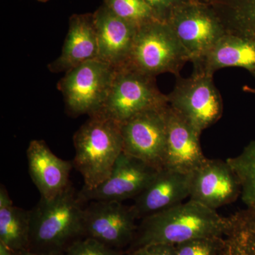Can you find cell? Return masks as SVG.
Segmentation results:
<instances>
[{"mask_svg": "<svg viewBox=\"0 0 255 255\" xmlns=\"http://www.w3.org/2000/svg\"><path fill=\"white\" fill-rule=\"evenodd\" d=\"M230 219L190 200L141 219L130 250L152 244L175 246L204 237L223 236Z\"/></svg>", "mask_w": 255, "mask_h": 255, "instance_id": "cell-1", "label": "cell"}, {"mask_svg": "<svg viewBox=\"0 0 255 255\" xmlns=\"http://www.w3.org/2000/svg\"><path fill=\"white\" fill-rule=\"evenodd\" d=\"M83 204L72 184L53 199L41 197L30 210L28 251L63 255L73 242L83 236Z\"/></svg>", "mask_w": 255, "mask_h": 255, "instance_id": "cell-2", "label": "cell"}, {"mask_svg": "<svg viewBox=\"0 0 255 255\" xmlns=\"http://www.w3.org/2000/svg\"><path fill=\"white\" fill-rule=\"evenodd\" d=\"M73 143V166L83 178L82 187L94 189L109 177L123 152L120 124L96 114L75 132Z\"/></svg>", "mask_w": 255, "mask_h": 255, "instance_id": "cell-3", "label": "cell"}, {"mask_svg": "<svg viewBox=\"0 0 255 255\" xmlns=\"http://www.w3.org/2000/svg\"><path fill=\"white\" fill-rule=\"evenodd\" d=\"M188 61L187 51L168 23L155 20L138 28L123 66L153 78L167 73L177 78Z\"/></svg>", "mask_w": 255, "mask_h": 255, "instance_id": "cell-4", "label": "cell"}, {"mask_svg": "<svg viewBox=\"0 0 255 255\" xmlns=\"http://www.w3.org/2000/svg\"><path fill=\"white\" fill-rule=\"evenodd\" d=\"M155 78L128 67L116 68L108 95L97 114L122 124L145 111L167 107L168 97L159 91Z\"/></svg>", "mask_w": 255, "mask_h": 255, "instance_id": "cell-5", "label": "cell"}, {"mask_svg": "<svg viewBox=\"0 0 255 255\" xmlns=\"http://www.w3.org/2000/svg\"><path fill=\"white\" fill-rule=\"evenodd\" d=\"M116 68L95 58L70 69L57 84L69 115L89 117L99 112L105 103Z\"/></svg>", "mask_w": 255, "mask_h": 255, "instance_id": "cell-6", "label": "cell"}, {"mask_svg": "<svg viewBox=\"0 0 255 255\" xmlns=\"http://www.w3.org/2000/svg\"><path fill=\"white\" fill-rule=\"evenodd\" d=\"M214 75L193 72L189 78L177 77L173 90L167 95L169 105L200 133L221 119L223 101Z\"/></svg>", "mask_w": 255, "mask_h": 255, "instance_id": "cell-7", "label": "cell"}, {"mask_svg": "<svg viewBox=\"0 0 255 255\" xmlns=\"http://www.w3.org/2000/svg\"><path fill=\"white\" fill-rule=\"evenodd\" d=\"M191 63L199 59L226 33L221 20L202 4L183 2L167 21Z\"/></svg>", "mask_w": 255, "mask_h": 255, "instance_id": "cell-8", "label": "cell"}, {"mask_svg": "<svg viewBox=\"0 0 255 255\" xmlns=\"http://www.w3.org/2000/svg\"><path fill=\"white\" fill-rule=\"evenodd\" d=\"M136 215L131 206L114 201H92L84 208L83 236L118 250L131 245L136 234Z\"/></svg>", "mask_w": 255, "mask_h": 255, "instance_id": "cell-9", "label": "cell"}, {"mask_svg": "<svg viewBox=\"0 0 255 255\" xmlns=\"http://www.w3.org/2000/svg\"><path fill=\"white\" fill-rule=\"evenodd\" d=\"M167 107L145 111L120 124L124 152L157 169L164 168Z\"/></svg>", "mask_w": 255, "mask_h": 255, "instance_id": "cell-10", "label": "cell"}, {"mask_svg": "<svg viewBox=\"0 0 255 255\" xmlns=\"http://www.w3.org/2000/svg\"><path fill=\"white\" fill-rule=\"evenodd\" d=\"M159 170L123 151L105 182L92 189L82 187L78 196L84 204L92 201L123 202L134 199L155 179Z\"/></svg>", "mask_w": 255, "mask_h": 255, "instance_id": "cell-11", "label": "cell"}, {"mask_svg": "<svg viewBox=\"0 0 255 255\" xmlns=\"http://www.w3.org/2000/svg\"><path fill=\"white\" fill-rule=\"evenodd\" d=\"M239 180L227 161L206 159L191 173L189 199L216 210L241 196Z\"/></svg>", "mask_w": 255, "mask_h": 255, "instance_id": "cell-12", "label": "cell"}, {"mask_svg": "<svg viewBox=\"0 0 255 255\" xmlns=\"http://www.w3.org/2000/svg\"><path fill=\"white\" fill-rule=\"evenodd\" d=\"M164 168L192 173L206 160L200 144V132L170 106L166 109Z\"/></svg>", "mask_w": 255, "mask_h": 255, "instance_id": "cell-13", "label": "cell"}, {"mask_svg": "<svg viewBox=\"0 0 255 255\" xmlns=\"http://www.w3.org/2000/svg\"><path fill=\"white\" fill-rule=\"evenodd\" d=\"M98 58L114 68L127 63L139 27L119 17L102 4L93 13Z\"/></svg>", "mask_w": 255, "mask_h": 255, "instance_id": "cell-14", "label": "cell"}, {"mask_svg": "<svg viewBox=\"0 0 255 255\" xmlns=\"http://www.w3.org/2000/svg\"><path fill=\"white\" fill-rule=\"evenodd\" d=\"M191 173L159 169L150 184L133 199L131 207L137 219L170 209L189 197Z\"/></svg>", "mask_w": 255, "mask_h": 255, "instance_id": "cell-15", "label": "cell"}, {"mask_svg": "<svg viewBox=\"0 0 255 255\" xmlns=\"http://www.w3.org/2000/svg\"><path fill=\"white\" fill-rule=\"evenodd\" d=\"M28 172L41 197L52 199L68 188L73 161L57 157L43 140H32L26 150Z\"/></svg>", "mask_w": 255, "mask_h": 255, "instance_id": "cell-16", "label": "cell"}, {"mask_svg": "<svg viewBox=\"0 0 255 255\" xmlns=\"http://www.w3.org/2000/svg\"><path fill=\"white\" fill-rule=\"evenodd\" d=\"M99 48L93 14H73L61 54L48 65L53 73H66L88 60L98 58Z\"/></svg>", "mask_w": 255, "mask_h": 255, "instance_id": "cell-17", "label": "cell"}, {"mask_svg": "<svg viewBox=\"0 0 255 255\" xmlns=\"http://www.w3.org/2000/svg\"><path fill=\"white\" fill-rule=\"evenodd\" d=\"M194 72L214 75L224 68L246 69L255 78V45L231 33H225L199 59L193 62Z\"/></svg>", "mask_w": 255, "mask_h": 255, "instance_id": "cell-18", "label": "cell"}, {"mask_svg": "<svg viewBox=\"0 0 255 255\" xmlns=\"http://www.w3.org/2000/svg\"><path fill=\"white\" fill-rule=\"evenodd\" d=\"M30 211L13 204L4 186L0 188V243L15 253L28 251Z\"/></svg>", "mask_w": 255, "mask_h": 255, "instance_id": "cell-19", "label": "cell"}, {"mask_svg": "<svg viewBox=\"0 0 255 255\" xmlns=\"http://www.w3.org/2000/svg\"><path fill=\"white\" fill-rule=\"evenodd\" d=\"M215 4L226 33L255 45V0H216Z\"/></svg>", "mask_w": 255, "mask_h": 255, "instance_id": "cell-20", "label": "cell"}, {"mask_svg": "<svg viewBox=\"0 0 255 255\" xmlns=\"http://www.w3.org/2000/svg\"><path fill=\"white\" fill-rule=\"evenodd\" d=\"M221 255H255V212L241 210L229 216Z\"/></svg>", "mask_w": 255, "mask_h": 255, "instance_id": "cell-21", "label": "cell"}, {"mask_svg": "<svg viewBox=\"0 0 255 255\" xmlns=\"http://www.w3.org/2000/svg\"><path fill=\"white\" fill-rule=\"evenodd\" d=\"M226 161L239 180L242 201L255 212V140L246 145L239 155Z\"/></svg>", "mask_w": 255, "mask_h": 255, "instance_id": "cell-22", "label": "cell"}, {"mask_svg": "<svg viewBox=\"0 0 255 255\" xmlns=\"http://www.w3.org/2000/svg\"><path fill=\"white\" fill-rule=\"evenodd\" d=\"M104 4L119 17L137 27L157 20L145 0H104Z\"/></svg>", "mask_w": 255, "mask_h": 255, "instance_id": "cell-23", "label": "cell"}, {"mask_svg": "<svg viewBox=\"0 0 255 255\" xmlns=\"http://www.w3.org/2000/svg\"><path fill=\"white\" fill-rule=\"evenodd\" d=\"M223 236L196 238L175 246V255H221Z\"/></svg>", "mask_w": 255, "mask_h": 255, "instance_id": "cell-24", "label": "cell"}, {"mask_svg": "<svg viewBox=\"0 0 255 255\" xmlns=\"http://www.w3.org/2000/svg\"><path fill=\"white\" fill-rule=\"evenodd\" d=\"M63 255H122L115 248L94 238L85 237L73 242Z\"/></svg>", "mask_w": 255, "mask_h": 255, "instance_id": "cell-25", "label": "cell"}, {"mask_svg": "<svg viewBox=\"0 0 255 255\" xmlns=\"http://www.w3.org/2000/svg\"><path fill=\"white\" fill-rule=\"evenodd\" d=\"M153 11L156 18L160 21L167 22L171 13L183 2L184 0H145Z\"/></svg>", "mask_w": 255, "mask_h": 255, "instance_id": "cell-26", "label": "cell"}, {"mask_svg": "<svg viewBox=\"0 0 255 255\" xmlns=\"http://www.w3.org/2000/svg\"><path fill=\"white\" fill-rule=\"evenodd\" d=\"M127 255H175V247L163 244H152L130 250Z\"/></svg>", "mask_w": 255, "mask_h": 255, "instance_id": "cell-27", "label": "cell"}, {"mask_svg": "<svg viewBox=\"0 0 255 255\" xmlns=\"http://www.w3.org/2000/svg\"><path fill=\"white\" fill-rule=\"evenodd\" d=\"M0 255H16V253L5 246L3 243H0Z\"/></svg>", "mask_w": 255, "mask_h": 255, "instance_id": "cell-28", "label": "cell"}, {"mask_svg": "<svg viewBox=\"0 0 255 255\" xmlns=\"http://www.w3.org/2000/svg\"><path fill=\"white\" fill-rule=\"evenodd\" d=\"M16 255H56L46 254V253H36V252H33V251H23V252H20V253H16Z\"/></svg>", "mask_w": 255, "mask_h": 255, "instance_id": "cell-29", "label": "cell"}, {"mask_svg": "<svg viewBox=\"0 0 255 255\" xmlns=\"http://www.w3.org/2000/svg\"><path fill=\"white\" fill-rule=\"evenodd\" d=\"M243 91L248 92V93L253 94L255 95V88L249 86H245L243 87Z\"/></svg>", "mask_w": 255, "mask_h": 255, "instance_id": "cell-30", "label": "cell"}, {"mask_svg": "<svg viewBox=\"0 0 255 255\" xmlns=\"http://www.w3.org/2000/svg\"><path fill=\"white\" fill-rule=\"evenodd\" d=\"M37 1H41V2H46L48 0H37Z\"/></svg>", "mask_w": 255, "mask_h": 255, "instance_id": "cell-31", "label": "cell"}]
</instances>
